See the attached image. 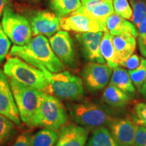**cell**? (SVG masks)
<instances>
[{
	"label": "cell",
	"instance_id": "26",
	"mask_svg": "<svg viewBox=\"0 0 146 146\" xmlns=\"http://www.w3.org/2000/svg\"><path fill=\"white\" fill-rule=\"evenodd\" d=\"M128 72L134 86L140 90L144 82L146 81V59L141 58V62L137 68Z\"/></svg>",
	"mask_w": 146,
	"mask_h": 146
},
{
	"label": "cell",
	"instance_id": "18",
	"mask_svg": "<svg viewBox=\"0 0 146 146\" xmlns=\"http://www.w3.org/2000/svg\"><path fill=\"white\" fill-rule=\"evenodd\" d=\"M106 27L107 32L112 35H119L125 33L130 34L135 37L138 35L137 29L135 26L116 13L112 14L107 18Z\"/></svg>",
	"mask_w": 146,
	"mask_h": 146
},
{
	"label": "cell",
	"instance_id": "29",
	"mask_svg": "<svg viewBox=\"0 0 146 146\" xmlns=\"http://www.w3.org/2000/svg\"><path fill=\"white\" fill-rule=\"evenodd\" d=\"M11 46V42L0 24V64H1L8 55Z\"/></svg>",
	"mask_w": 146,
	"mask_h": 146
},
{
	"label": "cell",
	"instance_id": "1",
	"mask_svg": "<svg viewBox=\"0 0 146 146\" xmlns=\"http://www.w3.org/2000/svg\"><path fill=\"white\" fill-rule=\"evenodd\" d=\"M10 55L21 58L41 70L46 69L56 73L65 69V66L52 50L50 41L46 36L41 35L31 38L25 45H14L11 49Z\"/></svg>",
	"mask_w": 146,
	"mask_h": 146
},
{
	"label": "cell",
	"instance_id": "25",
	"mask_svg": "<svg viewBox=\"0 0 146 146\" xmlns=\"http://www.w3.org/2000/svg\"><path fill=\"white\" fill-rule=\"evenodd\" d=\"M133 10L131 21L137 29L139 28L146 14V0H129Z\"/></svg>",
	"mask_w": 146,
	"mask_h": 146
},
{
	"label": "cell",
	"instance_id": "8",
	"mask_svg": "<svg viewBox=\"0 0 146 146\" xmlns=\"http://www.w3.org/2000/svg\"><path fill=\"white\" fill-rule=\"evenodd\" d=\"M52 50L63 64L70 68L77 67L78 60L74 43L66 31H59L50 39Z\"/></svg>",
	"mask_w": 146,
	"mask_h": 146
},
{
	"label": "cell",
	"instance_id": "37",
	"mask_svg": "<svg viewBox=\"0 0 146 146\" xmlns=\"http://www.w3.org/2000/svg\"><path fill=\"white\" fill-rule=\"evenodd\" d=\"M139 91L143 98H145V99H146V81L144 82V83L143 84V85H142L141 88Z\"/></svg>",
	"mask_w": 146,
	"mask_h": 146
},
{
	"label": "cell",
	"instance_id": "17",
	"mask_svg": "<svg viewBox=\"0 0 146 146\" xmlns=\"http://www.w3.org/2000/svg\"><path fill=\"white\" fill-rule=\"evenodd\" d=\"M130 34L112 35V41L116 51L118 65L130 57L136 48V40Z\"/></svg>",
	"mask_w": 146,
	"mask_h": 146
},
{
	"label": "cell",
	"instance_id": "16",
	"mask_svg": "<svg viewBox=\"0 0 146 146\" xmlns=\"http://www.w3.org/2000/svg\"><path fill=\"white\" fill-rule=\"evenodd\" d=\"M73 13L87 14L100 22L106 27V22L114 13L112 0H91L82 5Z\"/></svg>",
	"mask_w": 146,
	"mask_h": 146
},
{
	"label": "cell",
	"instance_id": "5",
	"mask_svg": "<svg viewBox=\"0 0 146 146\" xmlns=\"http://www.w3.org/2000/svg\"><path fill=\"white\" fill-rule=\"evenodd\" d=\"M67 108L72 119L87 129L108 125L113 120L106 110L92 102L70 103Z\"/></svg>",
	"mask_w": 146,
	"mask_h": 146
},
{
	"label": "cell",
	"instance_id": "12",
	"mask_svg": "<svg viewBox=\"0 0 146 146\" xmlns=\"http://www.w3.org/2000/svg\"><path fill=\"white\" fill-rule=\"evenodd\" d=\"M112 75V68L104 64L89 62L82 71V76L89 90H101L106 86Z\"/></svg>",
	"mask_w": 146,
	"mask_h": 146
},
{
	"label": "cell",
	"instance_id": "20",
	"mask_svg": "<svg viewBox=\"0 0 146 146\" xmlns=\"http://www.w3.org/2000/svg\"><path fill=\"white\" fill-rule=\"evenodd\" d=\"M102 100L112 107L125 106L131 101V96L117 87L110 85L105 89L102 95Z\"/></svg>",
	"mask_w": 146,
	"mask_h": 146
},
{
	"label": "cell",
	"instance_id": "30",
	"mask_svg": "<svg viewBox=\"0 0 146 146\" xmlns=\"http://www.w3.org/2000/svg\"><path fill=\"white\" fill-rule=\"evenodd\" d=\"M134 121L138 125L146 127V104L139 102L134 108Z\"/></svg>",
	"mask_w": 146,
	"mask_h": 146
},
{
	"label": "cell",
	"instance_id": "36",
	"mask_svg": "<svg viewBox=\"0 0 146 146\" xmlns=\"http://www.w3.org/2000/svg\"><path fill=\"white\" fill-rule=\"evenodd\" d=\"M137 29H138L139 35H141L146 34V14Z\"/></svg>",
	"mask_w": 146,
	"mask_h": 146
},
{
	"label": "cell",
	"instance_id": "32",
	"mask_svg": "<svg viewBox=\"0 0 146 146\" xmlns=\"http://www.w3.org/2000/svg\"><path fill=\"white\" fill-rule=\"evenodd\" d=\"M141 62V58L137 54H132L130 57L120 64V66L125 67L129 70H133L137 68Z\"/></svg>",
	"mask_w": 146,
	"mask_h": 146
},
{
	"label": "cell",
	"instance_id": "33",
	"mask_svg": "<svg viewBox=\"0 0 146 146\" xmlns=\"http://www.w3.org/2000/svg\"><path fill=\"white\" fill-rule=\"evenodd\" d=\"M31 136V135L27 133L20 135L14 142L13 146H32Z\"/></svg>",
	"mask_w": 146,
	"mask_h": 146
},
{
	"label": "cell",
	"instance_id": "38",
	"mask_svg": "<svg viewBox=\"0 0 146 146\" xmlns=\"http://www.w3.org/2000/svg\"><path fill=\"white\" fill-rule=\"evenodd\" d=\"M91 1V0H81V3H84L87 2V1Z\"/></svg>",
	"mask_w": 146,
	"mask_h": 146
},
{
	"label": "cell",
	"instance_id": "9",
	"mask_svg": "<svg viewBox=\"0 0 146 146\" xmlns=\"http://www.w3.org/2000/svg\"><path fill=\"white\" fill-rule=\"evenodd\" d=\"M60 20L61 18L54 13L44 10L33 12L29 18L33 35L35 36L39 35L45 36L54 35L61 29Z\"/></svg>",
	"mask_w": 146,
	"mask_h": 146
},
{
	"label": "cell",
	"instance_id": "11",
	"mask_svg": "<svg viewBox=\"0 0 146 146\" xmlns=\"http://www.w3.org/2000/svg\"><path fill=\"white\" fill-rule=\"evenodd\" d=\"M0 114L12 120L17 126L21 125L16 102L8 76L0 69Z\"/></svg>",
	"mask_w": 146,
	"mask_h": 146
},
{
	"label": "cell",
	"instance_id": "31",
	"mask_svg": "<svg viewBox=\"0 0 146 146\" xmlns=\"http://www.w3.org/2000/svg\"><path fill=\"white\" fill-rule=\"evenodd\" d=\"M133 146H146V127L144 126L137 125Z\"/></svg>",
	"mask_w": 146,
	"mask_h": 146
},
{
	"label": "cell",
	"instance_id": "27",
	"mask_svg": "<svg viewBox=\"0 0 146 146\" xmlns=\"http://www.w3.org/2000/svg\"><path fill=\"white\" fill-rule=\"evenodd\" d=\"M14 125L12 120L0 114V145L5 144L13 135Z\"/></svg>",
	"mask_w": 146,
	"mask_h": 146
},
{
	"label": "cell",
	"instance_id": "19",
	"mask_svg": "<svg viewBox=\"0 0 146 146\" xmlns=\"http://www.w3.org/2000/svg\"><path fill=\"white\" fill-rule=\"evenodd\" d=\"M110 85L117 87L130 96H134L135 94V88L131 81L129 72L120 66L113 69Z\"/></svg>",
	"mask_w": 146,
	"mask_h": 146
},
{
	"label": "cell",
	"instance_id": "35",
	"mask_svg": "<svg viewBox=\"0 0 146 146\" xmlns=\"http://www.w3.org/2000/svg\"><path fill=\"white\" fill-rule=\"evenodd\" d=\"M12 7L10 0H0V18L2 17L5 9Z\"/></svg>",
	"mask_w": 146,
	"mask_h": 146
},
{
	"label": "cell",
	"instance_id": "14",
	"mask_svg": "<svg viewBox=\"0 0 146 146\" xmlns=\"http://www.w3.org/2000/svg\"><path fill=\"white\" fill-rule=\"evenodd\" d=\"M109 131L119 146H133L137 127L134 120L129 118L113 119L108 125Z\"/></svg>",
	"mask_w": 146,
	"mask_h": 146
},
{
	"label": "cell",
	"instance_id": "23",
	"mask_svg": "<svg viewBox=\"0 0 146 146\" xmlns=\"http://www.w3.org/2000/svg\"><path fill=\"white\" fill-rule=\"evenodd\" d=\"M87 146H119L107 128L100 127L95 129Z\"/></svg>",
	"mask_w": 146,
	"mask_h": 146
},
{
	"label": "cell",
	"instance_id": "15",
	"mask_svg": "<svg viewBox=\"0 0 146 146\" xmlns=\"http://www.w3.org/2000/svg\"><path fill=\"white\" fill-rule=\"evenodd\" d=\"M87 128L70 123L60 129L55 146H85L88 138Z\"/></svg>",
	"mask_w": 146,
	"mask_h": 146
},
{
	"label": "cell",
	"instance_id": "6",
	"mask_svg": "<svg viewBox=\"0 0 146 146\" xmlns=\"http://www.w3.org/2000/svg\"><path fill=\"white\" fill-rule=\"evenodd\" d=\"M65 107L56 96L44 94L40 104L37 126L57 131L67 123Z\"/></svg>",
	"mask_w": 146,
	"mask_h": 146
},
{
	"label": "cell",
	"instance_id": "22",
	"mask_svg": "<svg viewBox=\"0 0 146 146\" xmlns=\"http://www.w3.org/2000/svg\"><path fill=\"white\" fill-rule=\"evenodd\" d=\"M50 8L60 18L72 14L82 5L81 0H50Z\"/></svg>",
	"mask_w": 146,
	"mask_h": 146
},
{
	"label": "cell",
	"instance_id": "10",
	"mask_svg": "<svg viewBox=\"0 0 146 146\" xmlns=\"http://www.w3.org/2000/svg\"><path fill=\"white\" fill-rule=\"evenodd\" d=\"M60 27L64 31L77 33L107 32L106 27L100 22L87 14L72 13L61 18Z\"/></svg>",
	"mask_w": 146,
	"mask_h": 146
},
{
	"label": "cell",
	"instance_id": "2",
	"mask_svg": "<svg viewBox=\"0 0 146 146\" xmlns=\"http://www.w3.org/2000/svg\"><path fill=\"white\" fill-rule=\"evenodd\" d=\"M22 122L30 127H38L40 104L45 92L28 87L13 78L9 79Z\"/></svg>",
	"mask_w": 146,
	"mask_h": 146
},
{
	"label": "cell",
	"instance_id": "34",
	"mask_svg": "<svg viewBox=\"0 0 146 146\" xmlns=\"http://www.w3.org/2000/svg\"><path fill=\"white\" fill-rule=\"evenodd\" d=\"M138 45L142 56L146 58V34L139 35Z\"/></svg>",
	"mask_w": 146,
	"mask_h": 146
},
{
	"label": "cell",
	"instance_id": "13",
	"mask_svg": "<svg viewBox=\"0 0 146 146\" xmlns=\"http://www.w3.org/2000/svg\"><path fill=\"white\" fill-rule=\"evenodd\" d=\"M104 32L79 33L76 35L83 56L90 62H106L100 51V44Z\"/></svg>",
	"mask_w": 146,
	"mask_h": 146
},
{
	"label": "cell",
	"instance_id": "28",
	"mask_svg": "<svg viewBox=\"0 0 146 146\" xmlns=\"http://www.w3.org/2000/svg\"><path fill=\"white\" fill-rule=\"evenodd\" d=\"M114 13L125 19H131L133 10L128 0H112Z\"/></svg>",
	"mask_w": 146,
	"mask_h": 146
},
{
	"label": "cell",
	"instance_id": "4",
	"mask_svg": "<svg viewBox=\"0 0 146 146\" xmlns=\"http://www.w3.org/2000/svg\"><path fill=\"white\" fill-rule=\"evenodd\" d=\"M49 83L48 91L56 98L68 101H76L83 97V81L68 71L53 73L41 70Z\"/></svg>",
	"mask_w": 146,
	"mask_h": 146
},
{
	"label": "cell",
	"instance_id": "3",
	"mask_svg": "<svg viewBox=\"0 0 146 146\" xmlns=\"http://www.w3.org/2000/svg\"><path fill=\"white\" fill-rule=\"evenodd\" d=\"M3 72L10 78L43 92L48 91L49 83L43 71L21 58L10 57L3 66Z\"/></svg>",
	"mask_w": 146,
	"mask_h": 146
},
{
	"label": "cell",
	"instance_id": "21",
	"mask_svg": "<svg viewBox=\"0 0 146 146\" xmlns=\"http://www.w3.org/2000/svg\"><path fill=\"white\" fill-rule=\"evenodd\" d=\"M101 54L107 62V65L112 69L118 66L116 51L112 41V35L108 32H104L100 44Z\"/></svg>",
	"mask_w": 146,
	"mask_h": 146
},
{
	"label": "cell",
	"instance_id": "24",
	"mask_svg": "<svg viewBox=\"0 0 146 146\" xmlns=\"http://www.w3.org/2000/svg\"><path fill=\"white\" fill-rule=\"evenodd\" d=\"M58 139L56 131L51 129H41L31 136L32 146H55Z\"/></svg>",
	"mask_w": 146,
	"mask_h": 146
},
{
	"label": "cell",
	"instance_id": "7",
	"mask_svg": "<svg viewBox=\"0 0 146 146\" xmlns=\"http://www.w3.org/2000/svg\"><path fill=\"white\" fill-rule=\"evenodd\" d=\"M1 26L15 45H25L31 39L33 33L29 20L14 12L12 7L6 8L3 12Z\"/></svg>",
	"mask_w": 146,
	"mask_h": 146
}]
</instances>
